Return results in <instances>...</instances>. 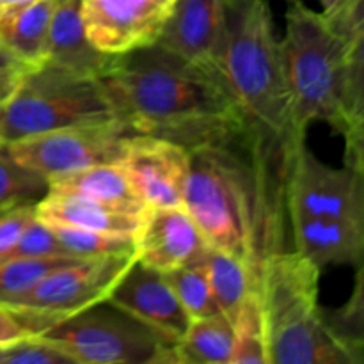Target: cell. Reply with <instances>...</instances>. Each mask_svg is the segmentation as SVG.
I'll return each mask as SVG.
<instances>
[{"label":"cell","mask_w":364,"mask_h":364,"mask_svg":"<svg viewBox=\"0 0 364 364\" xmlns=\"http://www.w3.org/2000/svg\"><path fill=\"white\" fill-rule=\"evenodd\" d=\"M100 82L130 134L166 139L191 153L251 135L219 68L159 45L112 57Z\"/></svg>","instance_id":"1"},{"label":"cell","mask_w":364,"mask_h":364,"mask_svg":"<svg viewBox=\"0 0 364 364\" xmlns=\"http://www.w3.org/2000/svg\"><path fill=\"white\" fill-rule=\"evenodd\" d=\"M279 48L299 137L326 121L345 139V166L364 173V38L343 36L295 0Z\"/></svg>","instance_id":"2"},{"label":"cell","mask_w":364,"mask_h":364,"mask_svg":"<svg viewBox=\"0 0 364 364\" xmlns=\"http://www.w3.org/2000/svg\"><path fill=\"white\" fill-rule=\"evenodd\" d=\"M270 155L244 135L230 144L191 153L183 208L212 249L258 269L277 249L272 213L267 210L265 174Z\"/></svg>","instance_id":"3"},{"label":"cell","mask_w":364,"mask_h":364,"mask_svg":"<svg viewBox=\"0 0 364 364\" xmlns=\"http://www.w3.org/2000/svg\"><path fill=\"white\" fill-rule=\"evenodd\" d=\"M220 73L237 100L251 137L276 153L283 171L306 144L295 132L279 39L267 0H224Z\"/></svg>","instance_id":"4"},{"label":"cell","mask_w":364,"mask_h":364,"mask_svg":"<svg viewBox=\"0 0 364 364\" xmlns=\"http://www.w3.org/2000/svg\"><path fill=\"white\" fill-rule=\"evenodd\" d=\"M320 274L295 251L274 249L256 269L269 364H363V347L345 340L318 302Z\"/></svg>","instance_id":"5"},{"label":"cell","mask_w":364,"mask_h":364,"mask_svg":"<svg viewBox=\"0 0 364 364\" xmlns=\"http://www.w3.org/2000/svg\"><path fill=\"white\" fill-rule=\"evenodd\" d=\"M109 121L119 119L100 78L41 63L25 70L0 109V144Z\"/></svg>","instance_id":"6"},{"label":"cell","mask_w":364,"mask_h":364,"mask_svg":"<svg viewBox=\"0 0 364 364\" xmlns=\"http://www.w3.org/2000/svg\"><path fill=\"white\" fill-rule=\"evenodd\" d=\"M39 338L82 364H151L176 345L109 301L52 323Z\"/></svg>","instance_id":"7"},{"label":"cell","mask_w":364,"mask_h":364,"mask_svg":"<svg viewBox=\"0 0 364 364\" xmlns=\"http://www.w3.org/2000/svg\"><path fill=\"white\" fill-rule=\"evenodd\" d=\"M135 259V251L77 259L50 272L28 294L6 308L16 311L39 336L52 323L107 301Z\"/></svg>","instance_id":"8"},{"label":"cell","mask_w":364,"mask_h":364,"mask_svg":"<svg viewBox=\"0 0 364 364\" xmlns=\"http://www.w3.org/2000/svg\"><path fill=\"white\" fill-rule=\"evenodd\" d=\"M130 135L121 121L80 124L6 144L13 159L46 181L100 164H116Z\"/></svg>","instance_id":"9"},{"label":"cell","mask_w":364,"mask_h":364,"mask_svg":"<svg viewBox=\"0 0 364 364\" xmlns=\"http://www.w3.org/2000/svg\"><path fill=\"white\" fill-rule=\"evenodd\" d=\"M288 213L340 217L364 223V173L320 162L308 144L290 156L284 171Z\"/></svg>","instance_id":"10"},{"label":"cell","mask_w":364,"mask_h":364,"mask_svg":"<svg viewBox=\"0 0 364 364\" xmlns=\"http://www.w3.org/2000/svg\"><path fill=\"white\" fill-rule=\"evenodd\" d=\"M176 0H82L80 14L91 45L123 55L159 41Z\"/></svg>","instance_id":"11"},{"label":"cell","mask_w":364,"mask_h":364,"mask_svg":"<svg viewBox=\"0 0 364 364\" xmlns=\"http://www.w3.org/2000/svg\"><path fill=\"white\" fill-rule=\"evenodd\" d=\"M117 166L146 208L183 206L191 151L166 139L127 135Z\"/></svg>","instance_id":"12"},{"label":"cell","mask_w":364,"mask_h":364,"mask_svg":"<svg viewBox=\"0 0 364 364\" xmlns=\"http://www.w3.org/2000/svg\"><path fill=\"white\" fill-rule=\"evenodd\" d=\"M210 245L183 206L149 208L135 233L137 262L166 274L203 265Z\"/></svg>","instance_id":"13"},{"label":"cell","mask_w":364,"mask_h":364,"mask_svg":"<svg viewBox=\"0 0 364 364\" xmlns=\"http://www.w3.org/2000/svg\"><path fill=\"white\" fill-rule=\"evenodd\" d=\"M107 301L174 343L183 338L191 323L166 276L137 259L124 272Z\"/></svg>","instance_id":"14"},{"label":"cell","mask_w":364,"mask_h":364,"mask_svg":"<svg viewBox=\"0 0 364 364\" xmlns=\"http://www.w3.org/2000/svg\"><path fill=\"white\" fill-rule=\"evenodd\" d=\"M224 34V0H176L155 45L201 66H217Z\"/></svg>","instance_id":"15"},{"label":"cell","mask_w":364,"mask_h":364,"mask_svg":"<svg viewBox=\"0 0 364 364\" xmlns=\"http://www.w3.org/2000/svg\"><path fill=\"white\" fill-rule=\"evenodd\" d=\"M294 251L304 256L316 269L327 265H355L364 255V223L340 217L290 215Z\"/></svg>","instance_id":"16"},{"label":"cell","mask_w":364,"mask_h":364,"mask_svg":"<svg viewBox=\"0 0 364 364\" xmlns=\"http://www.w3.org/2000/svg\"><path fill=\"white\" fill-rule=\"evenodd\" d=\"M80 4L82 0H57L50 21L45 63L100 78L110 66L112 55L98 52L87 39Z\"/></svg>","instance_id":"17"},{"label":"cell","mask_w":364,"mask_h":364,"mask_svg":"<svg viewBox=\"0 0 364 364\" xmlns=\"http://www.w3.org/2000/svg\"><path fill=\"white\" fill-rule=\"evenodd\" d=\"M48 187L50 192L78 196L127 215L144 217L148 212L117 164H100L53 178L48 181Z\"/></svg>","instance_id":"18"},{"label":"cell","mask_w":364,"mask_h":364,"mask_svg":"<svg viewBox=\"0 0 364 364\" xmlns=\"http://www.w3.org/2000/svg\"><path fill=\"white\" fill-rule=\"evenodd\" d=\"M36 217L50 226H68L132 237H135L142 223V217L114 212L78 196L50 191L36 205Z\"/></svg>","instance_id":"19"},{"label":"cell","mask_w":364,"mask_h":364,"mask_svg":"<svg viewBox=\"0 0 364 364\" xmlns=\"http://www.w3.org/2000/svg\"><path fill=\"white\" fill-rule=\"evenodd\" d=\"M57 0H39L0 13V46L25 66L45 63L50 21Z\"/></svg>","instance_id":"20"},{"label":"cell","mask_w":364,"mask_h":364,"mask_svg":"<svg viewBox=\"0 0 364 364\" xmlns=\"http://www.w3.org/2000/svg\"><path fill=\"white\" fill-rule=\"evenodd\" d=\"M203 267L208 276L217 308L231 323H235L242 309L256 294V269L212 247Z\"/></svg>","instance_id":"21"},{"label":"cell","mask_w":364,"mask_h":364,"mask_svg":"<svg viewBox=\"0 0 364 364\" xmlns=\"http://www.w3.org/2000/svg\"><path fill=\"white\" fill-rule=\"evenodd\" d=\"M235 343V327L223 313L191 320L183 338L176 343L187 364H228Z\"/></svg>","instance_id":"22"},{"label":"cell","mask_w":364,"mask_h":364,"mask_svg":"<svg viewBox=\"0 0 364 364\" xmlns=\"http://www.w3.org/2000/svg\"><path fill=\"white\" fill-rule=\"evenodd\" d=\"M48 181L13 159L6 144H0V213L21 206H36L46 194Z\"/></svg>","instance_id":"23"},{"label":"cell","mask_w":364,"mask_h":364,"mask_svg":"<svg viewBox=\"0 0 364 364\" xmlns=\"http://www.w3.org/2000/svg\"><path fill=\"white\" fill-rule=\"evenodd\" d=\"M73 262L77 258H9L0 263V304L9 306L50 272Z\"/></svg>","instance_id":"24"},{"label":"cell","mask_w":364,"mask_h":364,"mask_svg":"<svg viewBox=\"0 0 364 364\" xmlns=\"http://www.w3.org/2000/svg\"><path fill=\"white\" fill-rule=\"evenodd\" d=\"M164 276L191 320L220 313L203 265L181 267V269L166 272Z\"/></svg>","instance_id":"25"},{"label":"cell","mask_w":364,"mask_h":364,"mask_svg":"<svg viewBox=\"0 0 364 364\" xmlns=\"http://www.w3.org/2000/svg\"><path fill=\"white\" fill-rule=\"evenodd\" d=\"M50 228L71 258L87 259L135 251V237H132V235L103 233V231L78 230V228L68 226Z\"/></svg>","instance_id":"26"},{"label":"cell","mask_w":364,"mask_h":364,"mask_svg":"<svg viewBox=\"0 0 364 364\" xmlns=\"http://www.w3.org/2000/svg\"><path fill=\"white\" fill-rule=\"evenodd\" d=\"M235 327V343L228 364H269L265 338H263L262 313L258 291L238 315Z\"/></svg>","instance_id":"27"},{"label":"cell","mask_w":364,"mask_h":364,"mask_svg":"<svg viewBox=\"0 0 364 364\" xmlns=\"http://www.w3.org/2000/svg\"><path fill=\"white\" fill-rule=\"evenodd\" d=\"M2 364H82L64 348L39 336L6 347Z\"/></svg>","instance_id":"28"},{"label":"cell","mask_w":364,"mask_h":364,"mask_svg":"<svg viewBox=\"0 0 364 364\" xmlns=\"http://www.w3.org/2000/svg\"><path fill=\"white\" fill-rule=\"evenodd\" d=\"M11 258H71V256L60 245L52 228L34 217L21 233Z\"/></svg>","instance_id":"29"},{"label":"cell","mask_w":364,"mask_h":364,"mask_svg":"<svg viewBox=\"0 0 364 364\" xmlns=\"http://www.w3.org/2000/svg\"><path fill=\"white\" fill-rule=\"evenodd\" d=\"M36 217V206H21L0 213V263L7 262L25 228Z\"/></svg>","instance_id":"30"},{"label":"cell","mask_w":364,"mask_h":364,"mask_svg":"<svg viewBox=\"0 0 364 364\" xmlns=\"http://www.w3.org/2000/svg\"><path fill=\"white\" fill-rule=\"evenodd\" d=\"M32 336L36 334L28 329L25 320L16 311L0 304V347H11Z\"/></svg>","instance_id":"31"},{"label":"cell","mask_w":364,"mask_h":364,"mask_svg":"<svg viewBox=\"0 0 364 364\" xmlns=\"http://www.w3.org/2000/svg\"><path fill=\"white\" fill-rule=\"evenodd\" d=\"M31 66H14V68H2L0 70V109L4 103L11 98L14 89L20 84L21 77H23L25 70Z\"/></svg>","instance_id":"32"},{"label":"cell","mask_w":364,"mask_h":364,"mask_svg":"<svg viewBox=\"0 0 364 364\" xmlns=\"http://www.w3.org/2000/svg\"><path fill=\"white\" fill-rule=\"evenodd\" d=\"M151 364H187V363L180 358V354H178L176 350V345H174L173 348H169L166 354L160 355V358L155 359Z\"/></svg>","instance_id":"33"},{"label":"cell","mask_w":364,"mask_h":364,"mask_svg":"<svg viewBox=\"0 0 364 364\" xmlns=\"http://www.w3.org/2000/svg\"><path fill=\"white\" fill-rule=\"evenodd\" d=\"M14 66H25V64L20 63L16 57H13L6 48L0 46V70H2V68H14Z\"/></svg>","instance_id":"34"},{"label":"cell","mask_w":364,"mask_h":364,"mask_svg":"<svg viewBox=\"0 0 364 364\" xmlns=\"http://www.w3.org/2000/svg\"><path fill=\"white\" fill-rule=\"evenodd\" d=\"M39 2V0H0V13L9 9H16V7L28 6V4Z\"/></svg>","instance_id":"35"},{"label":"cell","mask_w":364,"mask_h":364,"mask_svg":"<svg viewBox=\"0 0 364 364\" xmlns=\"http://www.w3.org/2000/svg\"><path fill=\"white\" fill-rule=\"evenodd\" d=\"M338 2H340V0H320V4H322L323 11H329L331 7H334V6H336Z\"/></svg>","instance_id":"36"},{"label":"cell","mask_w":364,"mask_h":364,"mask_svg":"<svg viewBox=\"0 0 364 364\" xmlns=\"http://www.w3.org/2000/svg\"><path fill=\"white\" fill-rule=\"evenodd\" d=\"M4 352H6V347H0V364L4 361Z\"/></svg>","instance_id":"37"},{"label":"cell","mask_w":364,"mask_h":364,"mask_svg":"<svg viewBox=\"0 0 364 364\" xmlns=\"http://www.w3.org/2000/svg\"><path fill=\"white\" fill-rule=\"evenodd\" d=\"M288 2H295V0H288Z\"/></svg>","instance_id":"38"}]
</instances>
